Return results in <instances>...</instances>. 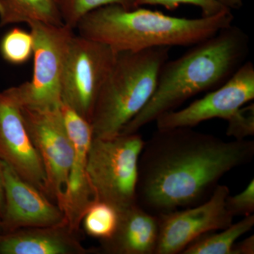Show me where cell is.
<instances>
[{
  "instance_id": "13",
  "label": "cell",
  "mask_w": 254,
  "mask_h": 254,
  "mask_svg": "<svg viewBox=\"0 0 254 254\" xmlns=\"http://www.w3.org/2000/svg\"><path fill=\"white\" fill-rule=\"evenodd\" d=\"M0 169L5 195L4 211L0 220L3 232L50 226L64 221L61 209L41 190L18 176L1 160Z\"/></svg>"
},
{
  "instance_id": "24",
  "label": "cell",
  "mask_w": 254,
  "mask_h": 254,
  "mask_svg": "<svg viewBox=\"0 0 254 254\" xmlns=\"http://www.w3.org/2000/svg\"><path fill=\"white\" fill-rule=\"evenodd\" d=\"M254 236L247 237L240 242H235L232 248V254H254Z\"/></svg>"
},
{
  "instance_id": "6",
  "label": "cell",
  "mask_w": 254,
  "mask_h": 254,
  "mask_svg": "<svg viewBox=\"0 0 254 254\" xmlns=\"http://www.w3.org/2000/svg\"><path fill=\"white\" fill-rule=\"evenodd\" d=\"M33 36V75L29 81L8 88L20 108L54 109L61 107L62 80L73 29L66 25L28 23Z\"/></svg>"
},
{
  "instance_id": "9",
  "label": "cell",
  "mask_w": 254,
  "mask_h": 254,
  "mask_svg": "<svg viewBox=\"0 0 254 254\" xmlns=\"http://www.w3.org/2000/svg\"><path fill=\"white\" fill-rule=\"evenodd\" d=\"M230 193L228 187L218 185L200 204L158 215L159 237L155 254H181L203 234L231 225L234 216L225 206Z\"/></svg>"
},
{
  "instance_id": "16",
  "label": "cell",
  "mask_w": 254,
  "mask_h": 254,
  "mask_svg": "<svg viewBox=\"0 0 254 254\" xmlns=\"http://www.w3.org/2000/svg\"><path fill=\"white\" fill-rule=\"evenodd\" d=\"M31 22L64 24L59 0H0V27Z\"/></svg>"
},
{
  "instance_id": "15",
  "label": "cell",
  "mask_w": 254,
  "mask_h": 254,
  "mask_svg": "<svg viewBox=\"0 0 254 254\" xmlns=\"http://www.w3.org/2000/svg\"><path fill=\"white\" fill-rule=\"evenodd\" d=\"M158 237V215L136 203L119 212L116 230L110 238L100 241L98 253L155 254Z\"/></svg>"
},
{
  "instance_id": "2",
  "label": "cell",
  "mask_w": 254,
  "mask_h": 254,
  "mask_svg": "<svg viewBox=\"0 0 254 254\" xmlns=\"http://www.w3.org/2000/svg\"><path fill=\"white\" fill-rule=\"evenodd\" d=\"M249 51L247 33L232 24L192 46L180 58L168 60L159 73L153 96L120 134L137 133L189 98L221 86L247 61Z\"/></svg>"
},
{
  "instance_id": "18",
  "label": "cell",
  "mask_w": 254,
  "mask_h": 254,
  "mask_svg": "<svg viewBox=\"0 0 254 254\" xmlns=\"http://www.w3.org/2000/svg\"><path fill=\"white\" fill-rule=\"evenodd\" d=\"M119 212L114 207L101 201H95L83 215V223L87 235L100 241L113 235L118 225Z\"/></svg>"
},
{
  "instance_id": "5",
  "label": "cell",
  "mask_w": 254,
  "mask_h": 254,
  "mask_svg": "<svg viewBox=\"0 0 254 254\" xmlns=\"http://www.w3.org/2000/svg\"><path fill=\"white\" fill-rule=\"evenodd\" d=\"M144 142L138 132L93 138L87 173L96 201L108 203L118 212L137 203L138 160Z\"/></svg>"
},
{
  "instance_id": "20",
  "label": "cell",
  "mask_w": 254,
  "mask_h": 254,
  "mask_svg": "<svg viewBox=\"0 0 254 254\" xmlns=\"http://www.w3.org/2000/svg\"><path fill=\"white\" fill-rule=\"evenodd\" d=\"M63 22L74 30L83 16L108 5H119L127 9L138 7L137 0H59Z\"/></svg>"
},
{
  "instance_id": "12",
  "label": "cell",
  "mask_w": 254,
  "mask_h": 254,
  "mask_svg": "<svg viewBox=\"0 0 254 254\" xmlns=\"http://www.w3.org/2000/svg\"><path fill=\"white\" fill-rule=\"evenodd\" d=\"M0 160L45 193L44 167L8 88L0 91Z\"/></svg>"
},
{
  "instance_id": "1",
  "label": "cell",
  "mask_w": 254,
  "mask_h": 254,
  "mask_svg": "<svg viewBox=\"0 0 254 254\" xmlns=\"http://www.w3.org/2000/svg\"><path fill=\"white\" fill-rule=\"evenodd\" d=\"M254 141H225L190 127L157 129L138 160L136 203L153 215L200 204L229 172L252 162Z\"/></svg>"
},
{
  "instance_id": "8",
  "label": "cell",
  "mask_w": 254,
  "mask_h": 254,
  "mask_svg": "<svg viewBox=\"0 0 254 254\" xmlns=\"http://www.w3.org/2000/svg\"><path fill=\"white\" fill-rule=\"evenodd\" d=\"M23 121L46 173L45 193L57 201L66 185L72 164L73 145L61 107L54 109L21 108Z\"/></svg>"
},
{
  "instance_id": "22",
  "label": "cell",
  "mask_w": 254,
  "mask_h": 254,
  "mask_svg": "<svg viewBox=\"0 0 254 254\" xmlns=\"http://www.w3.org/2000/svg\"><path fill=\"white\" fill-rule=\"evenodd\" d=\"M226 135L235 140H244L254 135V104L247 103L226 120Z\"/></svg>"
},
{
  "instance_id": "7",
  "label": "cell",
  "mask_w": 254,
  "mask_h": 254,
  "mask_svg": "<svg viewBox=\"0 0 254 254\" xmlns=\"http://www.w3.org/2000/svg\"><path fill=\"white\" fill-rule=\"evenodd\" d=\"M117 55L107 45L78 35L70 43L62 80V102L89 123Z\"/></svg>"
},
{
  "instance_id": "10",
  "label": "cell",
  "mask_w": 254,
  "mask_h": 254,
  "mask_svg": "<svg viewBox=\"0 0 254 254\" xmlns=\"http://www.w3.org/2000/svg\"><path fill=\"white\" fill-rule=\"evenodd\" d=\"M254 99V66L246 61L223 84L182 110H173L155 120L157 129L193 128L203 122L227 120L241 107Z\"/></svg>"
},
{
  "instance_id": "19",
  "label": "cell",
  "mask_w": 254,
  "mask_h": 254,
  "mask_svg": "<svg viewBox=\"0 0 254 254\" xmlns=\"http://www.w3.org/2000/svg\"><path fill=\"white\" fill-rule=\"evenodd\" d=\"M33 46L34 41L31 31L14 27L1 38L0 55L10 64H23L33 58Z\"/></svg>"
},
{
  "instance_id": "21",
  "label": "cell",
  "mask_w": 254,
  "mask_h": 254,
  "mask_svg": "<svg viewBox=\"0 0 254 254\" xmlns=\"http://www.w3.org/2000/svg\"><path fill=\"white\" fill-rule=\"evenodd\" d=\"M244 0H137V6L160 5L165 9L173 10L181 4H191L201 10V16L212 17L223 13L240 9Z\"/></svg>"
},
{
  "instance_id": "25",
  "label": "cell",
  "mask_w": 254,
  "mask_h": 254,
  "mask_svg": "<svg viewBox=\"0 0 254 254\" xmlns=\"http://www.w3.org/2000/svg\"><path fill=\"white\" fill-rule=\"evenodd\" d=\"M5 202L4 187L3 183L2 176H1V169H0V220L2 216L4 211Z\"/></svg>"
},
{
  "instance_id": "17",
  "label": "cell",
  "mask_w": 254,
  "mask_h": 254,
  "mask_svg": "<svg viewBox=\"0 0 254 254\" xmlns=\"http://www.w3.org/2000/svg\"><path fill=\"white\" fill-rule=\"evenodd\" d=\"M254 225V215H248L232 223L221 231L203 234L182 251V254H232V248L239 238L251 231Z\"/></svg>"
},
{
  "instance_id": "26",
  "label": "cell",
  "mask_w": 254,
  "mask_h": 254,
  "mask_svg": "<svg viewBox=\"0 0 254 254\" xmlns=\"http://www.w3.org/2000/svg\"><path fill=\"white\" fill-rule=\"evenodd\" d=\"M3 229H2V227H1V221H0V235H1V234L3 233Z\"/></svg>"
},
{
  "instance_id": "3",
  "label": "cell",
  "mask_w": 254,
  "mask_h": 254,
  "mask_svg": "<svg viewBox=\"0 0 254 254\" xmlns=\"http://www.w3.org/2000/svg\"><path fill=\"white\" fill-rule=\"evenodd\" d=\"M232 12L212 17H175L141 6L127 9L108 5L78 22V36L100 42L116 53L157 47L192 46L231 26Z\"/></svg>"
},
{
  "instance_id": "11",
  "label": "cell",
  "mask_w": 254,
  "mask_h": 254,
  "mask_svg": "<svg viewBox=\"0 0 254 254\" xmlns=\"http://www.w3.org/2000/svg\"><path fill=\"white\" fill-rule=\"evenodd\" d=\"M65 125L73 145V158L66 185L56 203L73 230L80 231L87 209L95 200L87 173L88 149L93 139L91 124L66 105L62 104Z\"/></svg>"
},
{
  "instance_id": "4",
  "label": "cell",
  "mask_w": 254,
  "mask_h": 254,
  "mask_svg": "<svg viewBox=\"0 0 254 254\" xmlns=\"http://www.w3.org/2000/svg\"><path fill=\"white\" fill-rule=\"evenodd\" d=\"M170 48L157 47L120 52L95 100L91 118L93 138L120 134L148 103Z\"/></svg>"
},
{
  "instance_id": "14",
  "label": "cell",
  "mask_w": 254,
  "mask_h": 254,
  "mask_svg": "<svg viewBox=\"0 0 254 254\" xmlns=\"http://www.w3.org/2000/svg\"><path fill=\"white\" fill-rule=\"evenodd\" d=\"M98 248H86L80 231L66 220L50 226L29 227L0 235V254H90Z\"/></svg>"
},
{
  "instance_id": "23",
  "label": "cell",
  "mask_w": 254,
  "mask_h": 254,
  "mask_svg": "<svg viewBox=\"0 0 254 254\" xmlns=\"http://www.w3.org/2000/svg\"><path fill=\"white\" fill-rule=\"evenodd\" d=\"M227 210L233 215L248 216L254 213V180L252 179L245 190L235 195H228L225 201Z\"/></svg>"
}]
</instances>
